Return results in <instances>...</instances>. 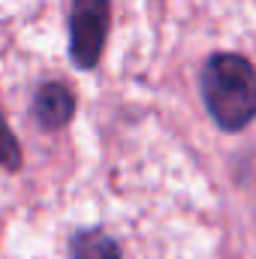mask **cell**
I'll return each mask as SVG.
<instances>
[{
	"label": "cell",
	"mask_w": 256,
	"mask_h": 259,
	"mask_svg": "<svg viewBox=\"0 0 256 259\" xmlns=\"http://www.w3.org/2000/svg\"><path fill=\"white\" fill-rule=\"evenodd\" d=\"M202 103L223 133H241L256 121V66L235 52L211 55L199 72Z\"/></svg>",
	"instance_id": "6da1fadb"
},
{
	"label": "cell",
	"mask_w": 256,
	"mask_h": 259,
	"mask_svg": "<svg viewBox=\"0 0 256 259\" xmlns=\"http://www.w3.org/2000/svg\"><path fill=\"white\" fill-rule=\"evenodd\" d=\"M112 21V0H69V61L91 72L100 64Z\"/></svg>",
	"instance_id": "7a4b0ae2"
},
{
	"label": "cell",
	"mask_w": 256,
	"mask_h": 259,
	"mask_svg": "<svg viewBox=\"0 0 256 259\" xmlns=\"http://www.w3.org/2000/svg\"><path fill=\"white\" fill-rule=\"evenodd\" d=\"M78 100L64 81H46L33 94V118L42 130H64L75 118Z\"/></svg>",
	"instance_id": "3957f363"
},
{
	"label": "cell",
	"mask_w": 256,
	"mask_h": 259,
	"mask_svg": "<svg viewBox=\"0 0 256 259\" xmlns=\"http://www.w3.org/2000/svg\"><path fill=\"white\" fill-rule=\"evenodd\" d=\"M69 259H124L121 244L103 229H78L69 238Z\"/></svg>",
	"instance_id": "277c9868"
},
{
	"label": "cell",
	"mask_w": 256,
	"mask_h": 259,
	"mask_svg": "<svg viewBox=\"0 0 256 259\" xmlns=\"http://www.w3.org/2000/svg\"><path fill=\"white\" fill-rule=\"evenodd\" d=\"M21 163H24L21 145H18L15 133L9 130L6 115H3V109H0V169H6V172H18Z\"/></svg>",
	"instance_id": "5b68a950"
}]
</instances>
